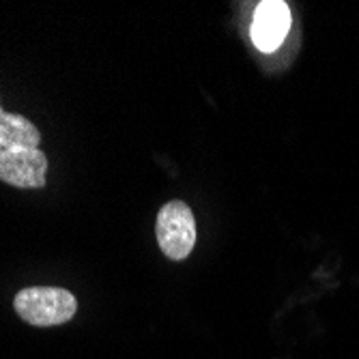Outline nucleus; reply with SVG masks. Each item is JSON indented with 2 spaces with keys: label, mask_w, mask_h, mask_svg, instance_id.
<instances>
[{
  "label": "nucleus",
  "mask_w": 359,
  "mask_h": 359,
  "mask_svg": "<svg viewBox=\"0 0 359 359\" xmlns=\"http://www.w3.org/2000/svg\"><path fill=\"white\" fill-rule=\"evenodd\" d=\"M13 308L22 320L35 327H54L74 318L78 310V302L67 288L56 286H28L22 288Z\"/></svg>",
  "instance_id": "nucleus-1"
},
{
  "label": "nucleus",
  "mask_w": 359,
  "mask_h": 359,
  "mask_svg": "<svg viewBox=\"0 0 359 359\" xmlns=\"http://www.w3.org/2000/svg\"><path fill=\"white\" fill-rule=\"evenodd\" d=\"M157 243L170 260H185L196 245V219L183 201H170L157 213Z\"/></svg>",
  "instance_id": "nucleus-2"
},
{
  "label": "nucleus",
  "mask_w": 359,
  "mask_h": 359,
  "mask_svg": "<svg viewBox=\"0 0 359 359\" xmlns=\"http://www.w3.org/2000/svg\"><path fill=\"white\" fill-rule=\"evenodd\" d=\"M48 157L39 149H24L0 142V181L22 189L46 185Z\"/></svg>",
  "instance_id": "nucleus-3"
},
{
  "label": "nucleus",
  "mask_w": 359,
  "mask_h": 359,
  "mask_svg": "<svg viewBox=\"0 0 359 359\" xmlns=\"http://www.w3.org/2000/svg\"><path fill=\"white\" fill-rule=\"evenodd\" d=\"M292 26V13L284 0H263L252 20V41L260 52H276Z\"/></svg>",
  "instance_id": "nucleus-4"
},
{
  "label": "nucleus",
  "mask_w": 359,
  "mask_h": 359,
  "mask_svg": "<svg viewBox=\"0 0 359 359\" xmlns=\"http://www.w3.org/2000/svg\"><path fill=\"white\" fill-rule=\"evenodd\" d=\"M0 142L11 147H24V149H39L41 134L22 114L3 112L0 114Z\"/></svg>",
  "instance_id": "nucleus-5"
},
{
  "label": "nucleus",
  "mask_w": 359,
  "mask_h": 359,
  "mask_svg": "<svg viewBox=\"0 0 359 359\" xmlns=\"http://www.w3.org/2000/svg\"><path fill=\"white\" fill-rule=\"evenodd\" d=\"M3 112H5V110H3V106H0V114H3Z\"/></svg>",
  "instance_id": "nucleus-6"
}]
</instances>
